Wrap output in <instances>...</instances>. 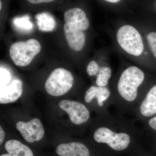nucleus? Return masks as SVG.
<instances>
[{
    "mask_svg": "<svg viewBox=\"0 0 156 156\" xmlns=\"http://www.w3.org/2000/svg\"><path fill=\"white\" fill-rule=\"evenodd\" d=\"M64 31L66 39L71 49L78 51L83 48L86 37L83 30H80L73 24L65 23Z\"/></svg>",
    "mask_w": 156,
    "mask_h": 156,
    "instance_id": "nucleus-11",
    "label": "nucleus"
},
{
    "mask_svg": "<svg viewBox=\"0 0 156 156\" xmlns=\"http://www.w3.org/2000/svg\"><path fill=\"white\" fill-rule=\"evenodd\" d=\"M74 77L72 74L64 68L53 70L46 80V92L51 96L58 97L65 95L72 88Z\"/></svg>",
    "mask_w": 156,
    "mask_h": 156,
    "instance_id": "nucleus-4",
    "label": "nucleus"
},
{
    "mask_svg": "<svg viewBox=\"0 0 156 156\" xmlns=\"http://www.w3.org/2000/svg\"><path fill=\"white\" fill-rule=\"evenodd\" d=\"M58 156H90L87 146L80 142H72L59 144L56 148Z\"/></svg>",
    "mask_w": 156,
    "mask_h": 156,
    "instance_id": "nucleus-13",
    "label": "nucleus"
},
{
    "mask_svg": "<svg viewBox=\"0 0 156 156\" xmlns=\"http://www.w3.org/2000/svg\"><path fill=\"white\" fill-rule=\"evenodd\" d=\"M145 76L142 70L136 66H129L121 73L115 92L112 93V105L120 113H133L142 96L139 89Z\"/></svg>",
    "mask_w": 156,
    "mask_h": 156,
    "instance_id": "nucleus-2",
    "label": "nucleus"
},
{
    "mask_svg": "<svg viewBox=\"0 0 156 156\" xmlns=\"http://www.w3.org/2000/svg\"><path fill=\"white\" fill-rule=\"evenodd\" d=\"M16 127L26 141L30 143L40 141L44 135V127L37 118H34L27 122L20 121L16 124Z\"/></svg>",
    "mask_w": 156,
    "mask_h": 156,
    "instance_id": "nucleus-9",
    "label": "nucleus"
},
{
    "mask_svg": "<svg viewBox=\"0 0 156 156\" xmlns=\"http://www.w3.org/2000/svg\"><path fill=\"white\" fill-rule=\"evenodd\" d=\"M1 75V87L6 86L10 83L11 82V76L9 71L6 69L1 67L0 69Z\"/></svg>",
    "mask_w": 156,
    "mask_h": 156,
    "instance_id": "nucleus-18",
    "label": "nucleus"
},
{
    "mask_svg": "<svg viewBox=\"0 0 156 156\" xmlns=\"http://www.w3.org/2000/svg\"><path fill=\"white\" fill-rule=\"evenodd\" d=\"M29 2L32 4H40L54 2L56 0H27Z\"/></svg>",
    "mask_w": 156,
    "mask_h": 156,
    "instance_id": "nucleus-22",
    "label": "nucleus"
},
{
    "mask_svg": "<svg viewBox=\"0 0 156 156\" xmlns=\"http://www.w3.org/2000/svg\"><path fill=\"white\" fill-rule=\"evenodd\" d=\"M118 43L127 53L139 56L144 51V44L139 32L131 25H126L120 27L117 34Z\"/></svg>",
    "mask_w": 156,
    "mask_h": 156,
    "instance_id": "nucleus-5",
    "label": "nucleus"
},
{
    "mask_svg": "<svg viewBox=\"0 0 156 156\" xmlns=\"http://www.w3.org/2000/svg\"><path fill=\"white\" fill-rule=\"evenodd\" d=\"M58 106L66 112L71 122L74 125H83L89 121L90 112L83 104L69 100H62L58 103Z\"/></svg>",
    "mask_w": 156,
    "mask_h": 156,
    "instance_id": "nucleus-7",
    "label": "nucleus"
},
{
    "mask_svg": "<svg viewBox=\"0 0 156 156\" xmlns=\"http://www.w3.org/2000/svg\"><path fill=\"white\" fill-rule=\"evenodd\" d=\"M22 92V81L19 79H14L8 85L1 87L0 103H13L20 97Z\"/></svg>",
    "mask_w": 156,
    "mask_h": 156,
    "instance_id": "nucleus-10",
    "label": "nucleus"
},
{
    "mask_svg": "<svg viewBox=\"0 0 156 156\" xmlns=\"http://www.w3.org/2000/svg\"><path fill=\"white\" fill-rule=\"evenodd\" d=\"M147 39L151 50L156 58V32H152L148 34Z\"/></svg>",
    "mask_w": 156,
    "mask_h": 156,
    "instance_id": "nucleus-19",
    "label": "nucleus"
},
{
    "mask_svg": "<svg viewBox=\"0 0 156 156\" xmlns=\"http://www.w3.org/2000/svg\"><path fill=\"white\" fill-rule=\"evenodd\" d=\"M99 68L98 65L95 61H91L87 66V72L88 74L91 76H97L99 71Z\"/></svg>",
    "mask_w": 156,
    "mask_h": 156,
    "instance_id": "nucleus-20",
    "label": "nucleus"
},
{
    "mask_svg": "<svg viewBox=\"0 0 156 156\" xmlns=\"http://www.w3.org/2000/svg\"><path fill=\"white\" fill-rule=\"evenodd\" d=\"M147 126L151 129L156 131V115L149 119L147 121Z\"/></svg>",
    "mask_w": 156,
    "mask_h": 156,
    "instance_id": "nucleus-21",
    "label": "nucleus"
},
{
    "mask_svg": "<svg viewBox=\"0 0 156 156\" xmlns=\"http://www.w3.org/2000/svg\"><path fill=\"white\" fill-rule=\"evenodd\" d=\"M8 154L1 156H34L33 152L27 146L17 140H10L5 144Z\"/></svg>",
    "mask_w": 156,
    "mask_h": 156,
    "instance_id": "nucleus-14",
    "label": "nucleus"
},
{
    "mask_svg": "<svg viewBox=\"0 0 156 156\" xmlns=\"http://www.w3.org/2000/svg\"><path fill=\"white\" fill-rule=\"evenodd\" d=\"M132 113L141 122L156 115V85L143 94Z\"/></svg>",
    "mask_w": 156,
    "mask_h": 156,
    "instance_id": "nucleus-8",
    "label": "nucleus"
},
{
    "mask_svg": "<svg viewBox=\"0 0 156 156\" xmlns=\"http://www.w3.org/2000/svg\"><path fill=\"white\" fill-rule=\"evenodd\" d=\"M13 23L15 27L24 31L31 30L33 27V24L27 17L15 18Z\"/></svg>",
    "mask_w": 156,
    "mask_h": 156,
    "instance_id": "nucleus-17",
    "label": "nucleus"
},
{
    "mask_svg": "<svg viewBox=\"0 0 156 156\" xmlns=\"http://www.w3.org/2000/svg\"><path fill=\"white\" fill-rule=\"evenodd\" d=\"M64 20L66 23H70L81 30L89 28V22L86 13L83 9L74 8L65 12Z\"/></svg>",
    "mask_w": 156,
    "mask_h": 156,
    "instance_id": "nucleus-12",
    "label": "nucleus"
},
{
    "mask_svg": "<svg viewBox=\"0 0 156 156\" xmlns=\"http://www.w3.org/2000/svg\"><path fill=\"white\" fill-rule=\"evenodd\" d=\"M84 99L87 104L95 100L98 108L101 110V115L110 113L108 109L112 105V98L111 90L108 87L92 86L86 91Z\"/></svg>",
    "mask_w": 156,
    "mask_h": 156,
    "instance_id": "nucleus-6",
    "label": "nucleus"
},
{
    "mask_svg": "<svg viewBox=\"0 0 156 156\" xmlns=\"http://www.w3.org/2000/svg\"><path fill=\"white\" fill-rule=\"evenodd\" d=\"M5 138V132L3 130L2 126H0V145H2L4 142Z\"/></svg>",
    "mask_w": 156,
    "mask_h": 156,
    "instance_id": "nucleus-23",
    "label": "nucleus"
},
{
    "mask_svg": "<svg viewBox=\"0 0 156 156\" xmlns=\"http://www.w3.org/2000/svg\"><path fill=\"white\" fill-rule=\"evenodd\" d=\"M37 23L39 30L43 32H51L56 26L55 19L47 13H41L36 16Z\"/></svg>",
    "mask_w": 156,
    "mask_h": 156,
    "instance_id": "nucleus-15",
    "label": "nucleus"
},
{
    "mask_svg": "<svg viewBox=\"0 0 156 156\" xmlns=\"http://www.w3.org/2000/svg\"><path fill=\"white\" fill-rule=\"evenodd\" d=\"M41 46L37 40L30 39L26 41L16 42L9 50L10 57L17 66H27L41 51Z\"/></svg>",
    "mask_w": 156,
    "mask_h": 156,
    "instance_id": "nucleus-3",
    "label": "nucleus"
},
{
    "mask_svg": "<svg viewBox=\"0 0 156 156\" xmlns=\"http://www.w3.org/2000/svg\"></svg>",
    "mask_w": 156,
    "mask_h": 156,
    "instance_id": "nucleus-25",
    "label": "nucleus"
},
{
    "mask_svg": "<svg viewBox=\"0 0 156 156\" xmlns=\"http://www.w3.org/2000/svg\"><path fill=\"white\" fill-rule=\"evenodd\" d=\"M112 72L110 68L107 66H101L96 76L95 84L98 87H107L109 81L112 76Z\"/></svg>",
    "mask_w": 156,
    "mask_h": 156,
    "instance_id": "nucleus-16",
    "label": "nucleus"
},
{
    "mask_svg": "<svg viewBox=\"0 0 156 156\" xmlns=\"http://www.w3.org/2000/svg\"><path fill=\"white\" fill-rule=\"evenodd\" d=\"M102 123L93 133V139L113 150H126L131 145L133 137L142 133L134 123L121 116L109 113L102 115Z\"/></svg>",
    "mask_w": 156,
    "mask_h": 156,
    "instance_id": "nucleus-1",
    "label": "nucleus"
},
{
    "mask_svg": "<svg viewBox=\"0 0 156 156\" xmlns=\"http://www.w3.org/2000/svg\"><path fill=\"white\" fill-rule=\"evenodd\" d=\"M106 2H108L112 3H116L119 2L121 0H105Z\"/></svg>",
    "mask_w": 156,
    "mask_h": 156,
    "instance_id": "nucleus-24",
    "label": "nucleus"
}]
</instances>
